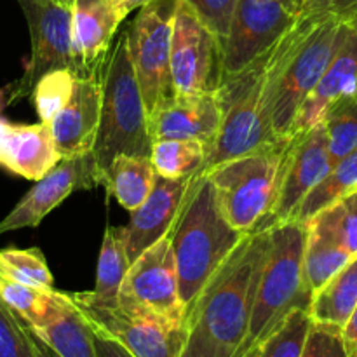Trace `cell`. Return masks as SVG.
I'll use <instances>...</instances> for the list:
<instances>
[{"mask_svg":"<svg viewBox=\"0 0 357 357\" xmlns=\"http://www.w3.org/2000/svg\"><path fill=\"white\" fill-rule=\"evenodd\" d=\"M124 17L114 0H73L72 31L75 75L101 77L105 73L112 40Z\"/></svg>","mask_w":357,"mask_h":357,"instance_id":"obj_18","label":"cell"},{"mask_svg":"<svg viewBox=\"0 0 357 357\" xmlns=\"http://www.w3.org/2000/svg\"><path fill=\"white\" fill-rule=\"evenodd\" d=\"M169 236L176 258L180 298L188 317L202 289L248 234L227 222L209 178L194 176L180 218Z\"/></svg>","mask_w":357,"mask_h":357,"instance_id":"obj_3","label":"cell"},{"mask_svg":"<svg viewBox=\"0 0 357 357\" xmlns=\"http://www.w3.org/2000/svg\"><path fill=\"white\" fill-rule=\"evenodd\" d=\"M91 326L124 345L136 357H181L187 326L171 323L155 314L126 307H100L70 293Z\"/></svg>","mask_w":357,"mask_h":357,"instance_id":"obj_11","label":"cell"},{"mask_svg":"<svg viewBox=\"0 0 357 357\" xmlns=\"http://www.w3.org/2000/svg\"><path fill=\"white\" fill-rule=\"evenodd\" d=\"M131 261L126 250L124 227L107 225L103 243H101L100 258H98L96 284L93 291L75 293L79 298L100 307L119 305V293L128 274Z\"/></svg>","mask_w":357,"mask_h":357,"instance_id":"obj_24","label":"cell"},{"mask_svg":"<svg viewBox=\"0 0 357 357\" xmlns=\"http://www.w3.org/2000/svg\"><path fill=\"white\" fill-rule=\"evenodd\" d=\"M202 23L225 44L239 0H187Z\"/></svg>","mask_w":357,"mask_h":357,"instance_id":"obj_36","label":"cell"},{"mask_svg":"<svg viewBox=\"0 0 357 357\" xmlns=\"http://www.w3.org/2000/svg\"><path fill=\"white\" fill-rule=\"evenodd\" d=\"M75 72L68 68L52 70L38 79L35 84L31 100L40 122H51L65 108L72 98L75 86Z\"/></svg>","mask_w":357,"mask_h":357,"instance_id":"obj_32","label":"cell"},{"mask_svg":"<svg viewBox=\"0 0 357 357\" xmlns=\"http://www.w3.org/2000/svg\"><path fill=\"white\" fill-rule=\"evenodd\" d=\"M261 354V344L260 345H251L246 340V344L239 349L232 357H260Z\"/></svg>","mask_w":357,"mask_h":357,"instance_id":"obj_44","label":"cell"},{"mask_svg":"<svg viewBox=\"0 0 357 357\" xmlns=\"http://www.w3.org/2000/svg\"><path fill=\"white\" fill-rule=\"evenodd\" d=\"M312 319L309 310L296 309L261 344L260 357H302Z\"/></svg>","mask_w":357,"mask_h":357,"instance_id":"obj_33","label":"cell"},{"mask_svg":"<svg viewBox=\"0 0 357 357\" xmlns=\"http://www.w3.org/2000/svg\"><path fill=\"white\" fill-rule=\"evenodd\" d=\"M352 192H357V146L354 152L342 159L328 173V176L309 192V195L303 199L291 220L305 223L307 220L316 216L323 209L333 206L340 199L351 195Z\"/></svg>","mask_w":357,"mask_h":357,"instance_id":"obj_27","label":"cell"},{"mask_svg":"<svg viewBox=\"0 0 357 357\" xmlns=\"http://www.w3.org/2000/svg\"><path fill=\"white\" fill-rule=\"evenodd\" d=\"M149 114L136 79L126 30L112 45L103 73V107L93 149L98 185L119 155L152 157Z\"/></svg>","mask_w":357,"mask_h":357,"instance_id":"obj_4","label":"cell"},{"mask_svg":"<svg viewBox=\"0 0 357 357\" xmlns=\"http://www.w3.org/2000/svg\"><path fill=\"white\" fill-rule=\"evenodd\" d=\"M96 185V164L93 152L61 159L26 192L6 218L0 220V236L13 230L40 225L42 220L73 192L79 188H93Z\"/></svg>","mask_w":357,"mask_h":357,"instance_id":"obj_15","label":"cell"},{"mask_svg":"<svg viewBox=\"0 0 357 357\" xmlns=\"http://www.w3.org/2000/svg\"><path fill=\"white\" fill-rule=\"evenodd\" d=\"M321 215L326 218L352 257H357V192L323 209Z\"/></svg>","mask_w":357,"mask_h":357,"instance_id":"obj_35","label":"cell"},{"mask_svg":"<svg viewBox=\"0 0 357 357\" xmlns=\"http://www.w3.org/2000/svg\"><path fill=\"white\" fill-rule=\"evenodd\" d=\"M119 305L187 326L171 236L157 241L132 261L121 286Z\"/></svg>","mask_w":357,"mask_h":357,"instance_id":"obj_10","label":"cell"},{"mask_svg":"<svg viewBox=\"0 0 357 357\" xmlns=\"http://www.w3.org/2000/svg\"><path fill=\"white\" fill-rule=\"evenodd\" d=\"M30 330L58 357H98L91 324L70 293L54 289L47 319Z\"/></svg>","mask_w":357,"mask_h":357,"instance_id":"obj_22","label":"cell"},{"mask_svg":"<svg viewBox=\"0 0 357 357\" xmlns=\"http://www.w3.org/2000/svg\"><path fill=\"white\" fill-rule=\"evenodd\" d=\"M321 122L326 128L330 159L335 167L357 146V91L328 105Z\"/></svg>","mask_w":357,"mask_h":357,"instance_id":"obj_29","label":"cell"},{"mask_svg":"<svg viewBox=\"0 0 357 357\" xmlns=\"http://www.w3.org/2000/svg\"><path fill=\"white\" fill-rule=\"evenodd\" d=\"M16 101H20L17 100V82L16 80L0 87V114H2L3 108H7L9 105L16 103Z\"/></svg>","mask_w":357,"mask_h":357,"instance_id":"obj_41","label":"cell"},{"mask_svg":"<svg viewBox=\"0 0 357 357\" xmlns=\"http://www.w3.org/2000/svg\"><path fill=\"white\" fill-rule=\"evenodd\" d=\"M264 2H279V3H282L284 7H288L291 13H295V10H293V0H264Z\"/></svg>","mask_w":357,"mask_h":357,"instance_id":"obj_46","label":"cell"},{"mask_svg":"<svg viewBox=\"0 0 357 357\" xmlns=\"http://www.w3.org/2000/svg\"><path fill=\"white\" fill-rule=\"evenodd\" d=\"M342 337H344L347 357H357V307L347 324L342 328Z\"/></svg>","mask_w":357,"mask_h":357,"instance_id":"obj_40","label":"cell"},{"mask_svg":"<svg viewBox=\"0 0 357 357\" xmlns=\"http://www.w3.org/2000/svg\"><path fill=\"white\" fill-rule=\"evenodd\" d=\"M28 330H30V328H28ZM30 335H31V342H33V349L37 357H58L31 330H30Z\"/></svg>","mask_w":357,"mask_h":357,"instance_id":"obj_43","label":"cell"},{"mask_svg":"<svg viewBox=\"0 0 357 357\" xmlns=\"http://www.w3.org/2000/svg\"><path fill=\"white\" fill-rule=\"evenodd\" d=\"M0 275L44 291L54 289V279L45 264L44 255L37 248L0 250Z\"/></svg>","mask_w":357,"mask_h":357,"instance_id":"obj_30","label":"cell"},{"mask_svg":"<svg viewBox=\"0 0 357 357\" xmlns=\"http://www.w3.org/2000/svg\"><path fill=\"white\" fill-rule=\"evenodd\" d=\"M222 128V105L218 94H176L169 103L149 117L152 142L197 139L209 150Z\"/></svg>","mask_w":357,"mask_h":357,"instance_id":"obj_20","label":"cell"},{"mask_svg":"<svg viewBox=\"0 0 357 357\" xmlns=\"http://www.w3.org/2000/svg\"><path fill=\"white\" fill-rule=\"evenodd\" d=\"M271 51L272 47L244 70L223 79L216 93L222 105V128L202 166L201 176L227 160L289 142L274 135L267 115Z\"/></svg>","mask_w":357,"mask_h":357,"instance_id":"obj_6","label":"cell"},{"mask_svg":"<svg viewBox=\"0 0 357 357\" xmlns=\"http://www.w3.org/2000/svg\"><path fill=\"white\" fill-rule=\"evenodd\" d=\"M296 20L298 16L279 2L239 0L232 28L223 44L225 77L241 72L267 52Z\"/></svg>","mask_w":357,"mask_h":357,"instance_id":"obj_13","label":"cell"},{"mask_svg":"<svg viewBox=\"0 0 357 357\" xmlns=\"http://www.w3.org/2000/svg\"><path fill=\"white\" fill-rule=\"evenodd\" d=\"M302 357H347L342 328L312 321Z\"/></svg>","mask_w":357,"mask_h":357,"instance_id":"obj_37","label":"cell"},{"mask_svg":"<svg viewBox=\"0 0 357 357\" xmlns=\"http://www.w3.org/2000/svg\"><path fill=\"white\" fill-rule=\"evenodd\" d=\"M357 307V257L323 288L314 291L309 316L314 323L344 328Z\"/></svg>","mask_w":357,"mask_h":357,"instance_id":"obj_26","label":"cell"},{"mask_svg":"<svg viewBox=\"0 0 357 357\" xmlns=\"http://www.w3.org/2000/svg\"><path fill=\"white\" fill-rule=\"evenodd\" d=\"M178 0H152L126 28L129 52L150 115L174 96L171 73V38Z\"/></svg>","mask_w":357,"mask_h":357,"instance_id":"obj_8","label":"cell"},{"mask_svg":"<svg viewBox=\"0 0 357 357\" xmlns=\"http://www.w3.org/2000/svg\"><path fill=\"white\" fill-rule=\"evenodd\" d=\"M303 225L307 232L303 272L307 286L314 295V291L323 288L354 257L321 213L307 220Z\"/></svg>","mask_w":357,"mask_h":357,"instance_id":"obj_23","label":"cell"},{"mask_svg":"<svg viewBox=\"0 0 357 357\" xmlns=\"http://www.w3.org/2000/svg\"><path fill=\"white\" fill-rule=\"evenodd\" d=\"M91 330H93V342L98 357H136L124 345L119 344L115 338H112L110 335L103 333V331L94 326H91Z\"/></svg>","mask_w":357,"mask_h":357,"instance_id":"obj_39","label":"cell"},{"mask_svg":"<svg viewBox=\"0 0 357 357\" xmlns=\"http://www.w3.org/2000/svg\"><path fill=\"white\" fill-rule=\"evenodd\" d=\"M208 159V146L197 139H160L152 146V162L157 174L169 180L201 176Z\"/></svg>","mask_w":357,"mask_h":357,"instance_id":"obj_28","label":"cell"},{"mask_svg":"<svg viewBox=\"0 0 357 357\" xmlns=\"http://www.w3.org/2000/svg\"><path fill=\"white\" fill-rule=\"evenodd\" d=\"M267 227V250L261 261L250 319L251 345L264 344L279 324L296 309L309 310L312 291L303 272L305 225L279 222Z\"/></svg>","mask_w":357,"mask_h":357,"instance_id":"obj_5","label":"cell"},{"mask_svg":"<svg viewBox=\"0 0 357 357\" xmlns=\"http://www.w3.org/2000/svg\"><path fill=\"white\" fill-rule=\"evenodd\" d=\"M0 357H37L30 330L0 298Z\"/></svg>","mask_w":357,"mask_h":357,"instance_id":"obj_34","label":"cell"},{"mask_svg":"<svg viewBox=\"0 0 357 357\" xmlns=\"http://www.w3.org/2000/svg\"><path fill=\"white\" fill-rule=\"evenodd\" d=\"M354 91H357V17L340 23L333 58L317 86L300 107L291 136L316 128L323 121L328 105Z\"/></svg>","mask_w":357,"mask_h":357,"instance_id":"obj_19","label":"cell"},{"mask_svg":"<svg viewBox=\"0 0 357 357\" xmlns=\"http://www.w3.org/2000/svg\"><path fill=\"white\" fill-rule=\"evenodd\" d=\"M309 3L310 0H293V10H295L296 16H300Z\"/></svg>","mask_w":357,"mask_h":357,"instance_id":"obj_45","label":"cell"},{"mask_svg":"<svg viewBox=\"0 0 357 357\" xmlns=\"http://www.w3.org/2000/svg\"><path fill=\"white\" fill-rule=\"evenodd\" d=\"M157 171L152 157L119 155L108 167L101 185L129 213L138 209L152 194Z\"/></svg>","mask_w":357,"mask_h":357,"instance_id":"obj_25","label":"cell"},{"mask_svg":"<svg viewBox=\"0 0 357 357\" xmlns=\"http://www.w3.org/2000/svg\"><path fill=\"white\" fill-rule=\"evenodd\" d=\"M302 14L319 17H337L340 21L357 17V0H310Z\"/></svg>","mask_w":357,"mask_h":357,"instance_id":"obj_38","label":"cell"},{"mask_svg":"<svg viewBox=\"0 0 357 357\" xmlns=\"http://www.w3.org/2000/svg\"><path fill=\"white\" fill-rule=\"evenodd\" d=\"M52 293L31 288L21 282L0 275V298L9 305L10 310L21 317L28 328H38L47 319L52 303Z\"/></svg>","mask_w":357,"mask_h":357,"instance_id":"obj_31","label":"cell"},{"mask_svg":"<svg viewBox=\"0 0 357 357\" xmlns=\"http://www.w3.org/2000/svg\"><path fill=\"white\" fill-rule=\"evenodd\" d=\"M340 23L337 17L300 14L295 24L272 45L267 115L279 139H291L300 107L333 58Z\"/></svg>","mask_w":357,"mask_h":357,"instance_id":"obj_2","label":"cell"},{"mask_svg":"<svg viewBox=\"0 0 357 357\" xmlns=\"http://www.w3.org/2000/svg\"><path fill=\"white\" fill-rule=\"evenodd\" d=\"M333 169L323 122L305 132L291 136L282 167L281 188L272 216L265 225L289 222L303 199ZM264 225V227H265Z\"/></svg>","mask_w":357,"mask_h":357,"instance_id":"obj_14","label":"cell"},{"mask_svg":"<svg viewBox=\"0 0 357 357\" xmlns=\"http://www.w3.org/2000/svg\"><path fill=\"white\" fill-rule=\"evenodd\" d=\"M61 160L51 124H13L0 117V167L38 181Z\"/></svg>","mask_w":357,"mask_h":357,"instance_id":"obj_21","label":"cell"},{"mask_svg":"<svg viewBox=\"0 0 357 357\" xmlns=\"http://www.w3.org/2000/svg\"><path fill=\"white\" fill-rule=\"evenodd\" d=\"M289 142L227 160L209 169L218 206L227 222L243 234L261 229L279 197Z\"/></svg>","mask_w":357,"mask_h":357,"instance_id":"obj_7","label":"cell"},{"mask_svg":"<svg viewBox=\"0 0 357 357\" xmlns=\"http://www.w3.org/2000/svg\"><path fill=\"white\" fill-rule=\"evenodd\" d=\"M194 176L169 180L157 174L152 194L138 209L131 211V220L124 227L126 250L129 261H135L150 246L169 236L180 218Z\"/></svg>","mask_w":357,"mask_h":357,"instance_id":"obj_16","label":"cell"},{"mask_svg":"<svg viewBox=\"0 0 357 357\" xmlns=\"http://www.w3.org/2000/svg\"><path fill=\"white\" fill-rule=\"evenodd\" d=\"M149 2H152V0H114L115 7H117V10L121 13L122 17L128 16L131 10L142 9V7H145Z\"/></svg>","mask_w":357,"mask_h":357,"instance_id":"obj_42","label":"cell"},{"mask_svg":"<svg viewBox=\"0 0 357 357\" xmlns=\"http://www.w3.org/2000/svg\"><path fill=\"white\" fill-rule=\"evenodd\" d=\"M171 73L176 94H216L225 77L223 42L187 0H178L174 10Z\"/></svg>","mask_w":357,"mask_h":357,"instance_id":"obj_9","label":"cell"},{"mask_svg":"<svg viewBox=\"0 0 357 357\" xmlns=\"http://www.w3.org/2000/svg\"><path fill=\"white\" fill-rule=\"evenodd\" d=\"M31 37V56L24 73L16 80L17 100L33 93L35 84L52 70L75 72L72 7L58 0H20Z\"/></svg>","mask_w":357,"mask_h":357,"instance_id":"obj_12","label":"cell"},{"mask_svg":"<svg viewBox=\"0 0 357 357\" xmlns=\"http://www.w3.org/2000/svg\"><path fill=\"white\" fill-rule=\"evenodd\" d=\"M267 227L248 234L208 282L187 317L181 357H232L246 344Z\"/></svg>","mask_w":357,"mask_h":357,"instance_id":"obj_1","label":"cell"},{"mask_svg":"<svg viewBox=\"0 0 357 357\" xmlns=\"http://www.w3.org/2000/svg\"><path fill=\"white\" fill-rule=\"evenodd\" d=\"M103 107V75L75 77L72 98L52 119V136L61 159L93 152Z\"/></svg>","mask_w":357,"mask_h":357,"instance_id":"obj_17","label":"cell"}]
</instances>
